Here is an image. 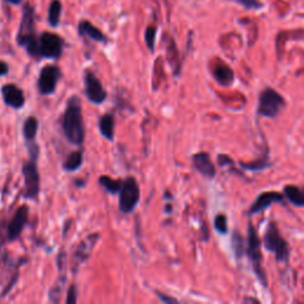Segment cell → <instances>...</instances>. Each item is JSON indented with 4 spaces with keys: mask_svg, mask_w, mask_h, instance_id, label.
<instances>
[{
    "mask_svg": "<svg viewBox=\"0 0 304 304\" xmlns=\"http://www.w3.org/2000/svg\"><path fill=\"white\" fill-rule=\"evenodd\" d=\"M61 128L64 138L70 144L82 146L86 138V128L82 116V102L79 95H72L68 99L61 120Z\"/></svg>",
    "mask_w": 304,
    "mask_h": 304,
    "instance_id": "cell-1",
    "label": "cell"
},
{
    "mask_svg": "<svg viewBox=\"0 0 304 304\" xmlns=\"http://www.w3.org/2000/svg\"><path fill=\"white\" fill-rule=\"evenodd\" d=\"M29 150V159L23 164L22 171L24 176V191L23 196L28 200H37L41 193V175L38 171V157L40 146L36 140L26 143Z\"/></svg>",
    "mask_w": 304,
    "mask_h": 304,
    "instance_id": "cell-2",
    "label": "cell"
},
{
    "mask_svg": "<svg viewBox=\"0 0 304 304\" xmlns=\"http://www.w3.org/2000/svg\"><path fill=\"white\" fill-rule=\"evenodd\" d=\"M245 255L249 257L251 266H252L253 272H255L257 279L259 283L268 288V280L266 276V271L262 267V253H261V240L259 238L258 231L253 223L249 222V228H247V239L245 243Z\"/></svg>",
    "mask_w": 304,
    "mask_h": 304,
    "instance_id": "cell-3",
    "label": "cell"
},
{
    "mask_svg": "<svg viewBox=\"0 0 304 304\" xmlns=\"http://www.w3.org/2000/svg\"><path fill=\"white\" fill-rule=\"evenodd\" d=\"M17 42L20 46L25 48L31 57L40 60V44H38V38L35 34V12L30 4H26L24 6L22 23H20L18 35H17Z\"/></svg>",
    "mask_w": 304,
    "mask_h": 304,
    "instance_id": "cell-4",
    "label": "cell"
},
{
    "mask_svg": "<svg viewBox=\"0 0 304 304\" xmlns=\"http://www.w3.org/2000/svg\"><path fill=\"white\" fill-rule=\"evenodd\" d=\"M264 249L272 253L277 262L288 264L290 259V245L280 233L276 221H270L262 238Z\"/></svg>",
    "mask_w": 304,
    "mask_h": 304,
    "instance_id": "cell-5",
    "label": "cell"
},
{
    "mask_svg": "<svg viewBox=\"0 0 304 304\" xmlns=\"http://www.w3.org/2000/svg\"><path fill=\"white\" fill-rule=\"evenodd\" d=\"M285 106V99L279 91L273 89L272 87H265L259 94L257 114L262 118L274 119L284 110Z\"/></svg>",
    "mask_w": 304,
    "mask_h": 304,
    "instance_id": "cell-6",
    "label": "cell"
},
{
    "mask_svg": "<svg viewBox=\"0 0 304 304\" xmlns=\"http://www.w3.org/2000/svg\"><path fill=\"white\" fill-rule=\"evenodd\" d=\"M119 211L123 214H131L140 201V189L137 179L129 176L123 179L119 190Z\"/></svg>",
    "mask_w": 304,
    "mask_h": 304,
    "instance_id": "cell-7",
    "label": "cell"
},
{
    "mask_svg": "<svg viewBox=\"0 0 304 304\" xmlns=\"http://www.w3.org/2000/svg\"><path fill=\"white\" fill-rule=\"evenodd\" d=\"M61 78L62 72L60 67L55 66V64L44 66L37 80V88L41 95H51V94H54Z\"/></svg>",
    "mask_w": 304,
    "mask_h": 304,
    "instance_id": "cell-8",
    "label": "cell"
},
{
    "mask_svg": "<svg viewBox=\"0 0 304 304\" xmlns=\"http://www.w3.org/2000/svg\"><path fill=\"white\" fill-rule=\"evenodd\" d=\"M84 91L87 99L94 105H101L107 99V91L90 69H85L84 72Z\"/></svg>",
    "mask_w": 304,
    "mask_h": 304,
    "instance_id": "cell-9",
    "label": "cell"
},
{
    "mask_svg": "<svg viewBox=\"0 0 304 304\" xmlns=\"http://www.w3.org/2000/svg\"><path fill=\"white\" fill-rule=\"evenodd\" d=\"M38 44H40L41 58L57 60L61 57L64 42L58 35L52 34V32H43L38 38Z\"/></svg>",
    "mask_w": 304,
    "mask_h": 304,
    "instance_id": "cell-10",
    "label": "cell"
},
{
    "mask_svg": "<svg viewBox=\"0 0 304 304\" xmlns=\"http://www.w3.org/2000/svg\"><path fill=\"white\" fill-rule=\"evenodd\" d=\"M99 238H100L99 233H93V234H89L87 238H85L84 240L78 245V246H76L75 250L73 251V256H72L73 274L78 273L80 266L89 259L94 247H95L96 243L99 241Z\"/></svg>",
    "mask_w": 304,
    "mask_h": 304,
    "instance_id": "cell-11",
    "label": "cell"
},
{
    "mask_svg": "<svg viewBox=\"0 0 304 304\" xmlns=\"http://www.w3.org/2000/svg\"><path fill=\"white\" fill-rule=\"evenodd\" d=\"M28 221H29V207L24 205L17 209L13 217L11 219L10 222H8L6 228V240L7 241L17 240V239L22 235Z\"/></svg>",
    "mask_w": 304,
    "mask_h": 304,
    "instance_id": "cell-12",
    "label": "cell"
},
{
    "mask_svg": "<svg viewBox=\"0 0 304 304\" xmlns=\"http://www.w3.org/2000/svg\"><path fill=\"white\" fill-rule=\"evenodd\" d=\"M283 201H284L283 194L277 193V191H264L256 197L255 202L246 212V215L253 217V215L261 213L265 209L270 208L273 203H283Z\"/></svg>",
    "mask_w": 304,
    "mask_h": 304,
    "instance_id": "cell-13",
    "label": "cell"
},
{
    "mask_svg": "<svg viewBox=\"0 0 304 304\" xmlns=\"http://www.w3.org/2000/svg\"><path fill=\"white\" fill-rule=\"evenodd\" d=\"M1 96L4 104L14 110H20L25 105V95L22 88L14 84H6L1 87Z\"/></svg>",
    "mask_w": 304,
    "mask_h": 304,
    "instance_id": "cell-14",
    "label": "cell"
},
{
    "mask_svg": "<svg viewBox=\"0 0 304 304\" xmlns=\"http://www.w3.org/2000/svg\"><path fill=\"white\" fill-rule=\"evenodd\" d=\"M191 161H193L195 170H196L200 175H202L208 179L215 178V176H217V167H215V164L211 158V155H209L208 152L200 151L194 153L193 157H191Z\"/></svg>",
    "mask_w": 304,
    "mask_h": 304,
    "instance_id": "cell-15",
    "label": "cell"
},
{
    "mask_svg": "<svg viewBox=\"0 0 304 304\" xmlns=\"http://www.w3.org/2000/svg\"><path fill=\"white\" fill-rule=\"evenodd\" d=\"M213 76L215 81L219 84L221 87H231L234 84V72L229 66L223 63V62H219L213 68Z\"/></svg>",
    "mask_w": 304,
    "mask_h": 304,
    "instance_id": "cell-16",
    "label": "cell"
},
{
    "mask_svg": "<svg viewBox=\"0 0 304 304\" xmlns=\"http://www.w3.org/2000/svg\"><path fill=\"white\" fill-rule=\"evenodd\" d=\"M79 35L82 37L90 38V40L95 41V42H100V43L107 42V37L105 36V34H102V31L100 30V29H97L96 26H94L90 22H88V20H82V22H80Z\"/></svg>",
    "mask_w": 304,
    "mask_h": 304,
    "instance_id": "cell-17",
    "label": "cell"
},
{
    "mask_svg": "<svg viewBox=\"0 0 304 304\" xmlns=\"http://www.w3.org/2000/svg\"><path fill=\"white\" fill-rule=\"evenodd\" d=\"M114 129H116V120L114 116L112 113H106L101 116L99 120V130L100 133L108 141H113L116 133H114Z\"/></svg>",
    "mask_w": 304,
    "mask_h": 304,
    "instance_id": "cell-18",
    "label": "cell"
},
{
    "mask_svg": "<svg viewBox=\"0 0 304 304\" xmlns=\"http://www.w3.org/2000/svg\"><path fill=\"white\" fill-rule=\"evenodd\" d=\"M283 196H284L289 202L292 203L295 207H304V193L302 189L297 187V185H285V187L283 188Z\"/></svg>",
    "mask_w": 304,
    "mask_h": 304,
    "instance_id": "cell-19",
    "label": "cell"
},
{
    "mask_svg": "<svg viewBox=\"0 0 304 304\" xmlns=\"http://www.w3.org/2000/svg\"><path fill=\"white\" fill-rule=\"evenodd\" d=\"M82 164H84V151L75 150L67 156L62 168L66 173H74V171H78L82 167Z\"/></svg>",
    "mask_w": 304,
    "mask_h": 304,
    "instance_id": "cell-20",
    "label": "cell"
},
{
    "mask_svg": "<svg viewBox=\"0 0 304 304\" xmlns=\"http://www.w3.org/2000/svg\"><path fill=\"white\" fill-rule=\"evenodd\" d=\"M240 167L243 168L244 170H250V171H261L265 170L266 168H268L271 165L270 163V153H268L267 145L265 146L264 152H262V156L261 158H258L257 161L251 162V163H244V162H240Z\"/></svg>",
    "mask_w": 304,
    "mask_h": 304,
    "instance_id": "cell-21",
    "label": "cell"
},
{
    "mask_svg": "<svg viewBox=\"0 0 304 304\" xmlns=\"http://www.w3.org/2000/svg\"><path fill=\"white\" fill-rule=\"evenodd\" d=\"M38 128H40V123H38L36 117L31 116L26 118L24 124H23V137H24L25 143L36 140Z\"/></svg>",
    "mask_w": 304,
    "mask_h": 304,
    "instance_id": "cell-22",
    "label": "cell"
},
{
    "mask_svg": "<svg viewBox=\"0 0 304 304\" xmlns=\"http://www.w3.org/2000/svg\"><path fill=\"white\" fill-rule=\"evenodd\" d=\"M231 246L237 261H241L245 257V240L241 233L238 229H234L231 237Z\"/></svg>",
    "mask_w": 304,
    "mask_h": 304,
    "instance_id": "cell-23",
    "label": "cell"
},
{
    "mask_svg": "<svg viewBox=\"0 0 304 304\" xmlns=\"http://www.w3.org/2000/svg\"><path fill=\"white\" fill-rule=\"evenodd\" d=\"M99 184L107 191L108 194H118L119 193L120 188H122L123 179H113L110 176L102 175L99 177Z\"/></svg>",
    "mask_w": 304,
    "mask_h": 304,
    "instance_id": "cell-24",
    "label": "cell"
},
{
    "mask_svg": "<svg viewBox=\"0 0 304 304\" xmlns=\"http://www.w3.org/2000/svg\"><path fill=\"white\" fill-rule=\"evenodd\" d=\"M62 12V5L60 0H52L51 4L49 6V14H48V22L51 26H57L60 24Z\"/></svg>",
    "mask_w": 304,
    "mask_h": 304,
    "instance_id": "cell-25",
    "label": "cell"
},
{
    "mask_svg": "<svg viewBox=\"0 0 304 304\" xmlns=\"http://www.w3.org/2000/svg\"><path fill=\"white\" fill-rule=\"evenodd\" d=\"M66 280H67L66 274L60 273V277H58L56 284L52 286L49 291V300L51 301V302H54V303L60 302V297H61L62 290H63V286L64 284H66Z\"/></svg>",
    "mask_w": 304,
    "mask_h": 304,
    "instance_id": "cell-26",
    "label": "cell"
},
{
    "mask_svg": "<svg viewBox=\"0 0 304 304\" xmlns=\"http://www.w3.org/2000/svg\"><path fill=\"white\" fill-rule=\"evenodd\" d=\"M214 228L221 235L228 234V221L227 217L223 213H219L214 217Z\"/></svg>",
    "mask_w": 304,
    "mask_h": 304,
    "instance_id": "cell-27",
    "label": "cell"
},
{
    "mask_svg": "<svg viewBox=\"0 0 304 304\" xmlns=\"http://www.w3.org/2000/svg\"><path fill=\"white\" fill-rule=\"evenodd\" d=\"M217 163H219V165L221 168H229V170H231V173L235 174V175H239L241 177H244L245 178V175L243 173H239V170H237L234 168V161L229 157L228 155H225V153H220L219 156H217Z\"/></svg>",
    "mask_w": 304,
    "mask_h": 304,
    "instance_id": "cell-28",
    "label": "cell"
},
{
    "mask_svg": "<svg viewBox=\"0 0 304 304\" xmlns=\"http://www.w3.org/2000/svg\"><path fill=\"white\" fill-rule=\"evenodd\" d=\"M156 36H157V28L150 25L145 31V43L150 51H153V50H155Z\"/></svg>",
    "mask_w": 304,
    "mask_h": 304,
    "instance_id": "cell-29",
    "label": "cell"
},
{
    "mask_svg": "<svg viewBox=\"0 0 304 304\" xmlns=\"http://www.w3.org/2000/svg\"><path fill=\"white\" fill-rule=\"evenodd\" d=\"M76 302H78V286H76V284H72L67 291L66 303L75 304Z\"/></svg>",
    "mask_w": 304,
    "mask_h": 304,
    "instance_id": "cell-30",
    "label": "cell"
},
{
    "mask_svg": "<svg viewBox=\"0 0 304 304\" xmlns=\"http://www.w3.org/2000/svg\"><path fill=\"white\" fill-rule=\"evenodd\" d=\"M234 1L247 8H252V10H258V8H261L264 6L262 2L259 1V0H234Z\"/></svg>",
    "mask_w": 304,
    "mask_h": 304,
    "instance_id": "cell-31",
    "label": "cell"
},
{
    "mask_svg": "<svg viewBox=\"0 0 304 304\" xmlns=\"http://www.w3.org/2000/svg\"><path fill=\"white\" fill-rule=\"evenodd\" d=\"M56 262H57L58 272L64 273V271H66V268H67V253L64 252L63 250H62L61 252L58 253L57 259H56Z\"/></svg>",
    "mask_w": 304,
    "mask_h": 304,
    "instance_id": "cell-32",
    "label": "cell"
},
{
    "mask_svg": "<svg viewBox=\"0 0 304 304\" xmlns=\"http://www.w3.org/2000/svg\"><path fill=\"white\" fill-rule=\"evenodd\" d=\"M156 295H157V297L159 298V300H161V302H163V303H177V302H178V300H177V298L168 296V295L163 294V292L156 291Z\"/></svg>",
    "mask_w": 304,
    "mask_h": 304,
    "instance_id": "cell-33",
    "label": "cell"
},
{
    "mask_svg": "<svg viewBox=\"0 0 304 304\" xmlns=\"http://www.w3.org/2000/svg\"><path fill=\"white\" fill-rule=\"evenodd\" d=\"M7 74H8V64L6 62L0 61V78L7 75Z\"/></svg>",
    "mask_w": 304,
    "mask_h": 304,
    "instance_id": "cell-34",
    "label": "cell"
},
{
    "mask_svg": "<svg viewBox=\"0 0 304 304\" xmlns=\"http://www.w3.org/2000/svg\"><path fill=\"white\" fill-rule=\"evenodd\" d=\"M6 1L10 2V4H13V5H18L22 2V0H6Z\"/></svg>",
    "mask_w": 304,
    "mask_h": 304,
    "instance_id": "cell-35",
    "label": "cell"
},
{
    "mask_svg": "<svg viewBox=\"0 0 304 304\" xmlns=\"http://www.w3.org/2000/svg\"><path fill=\"white\" fill-rule=\"evenodd\" d=\"M75 184L78 185V187H84L85 182H79V179H75Z\"/></svg>",
    "mask_w": 304,
    "mask_h": 304,
    "instance_id": "cell-36",
    "label": "cell"
},
{
    "mask_svg": "<svg viewBox=\"0 0 304 304\" xmlns=\"http://www.w3.org/2000/svg\"><path fill=\"white\" fill-rule=\"evenodd\" d=\"M245 302H251V301H252V302H255V303H258L259 301L258 300H250V298H245Z\"/></svg>",
    "mask_w": 304,
    "mask_h": 304,
    "instance_id": "cell-37",
    "label": "cell"
}]
</instances>
